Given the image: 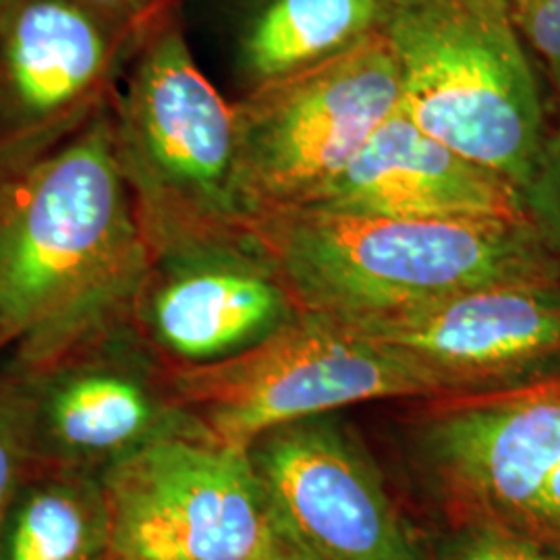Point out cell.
I'll return each mask as SVG.
<instances>
[{
	"label": "cell",
	"instance_id": "cell-17",
	"mask_svg": "<svg viewBox=\"0 0 560 560\" xmlns=\"http://www.w3.org/2000/svg\"><path fill=\"white\" fill-rule=\"evenodd\" d=\"M423 560H560L538 541L492 525H455L434 555Z\"/></svg>",
	"mask_w": 560,
	"mask_h": 560
},
{
	"label": "cell",
	"instance_id": "cell-25",
	"mask_svg": "<svg viewBox=\"0 0 560 560\" xmlns=\"http://www.w3.org/2000/svg\"><path fill=\"white\" fill-rule=\"evenodd\" d=\"M0 351H2V349H0Z\"/></svg>",
	"mask_w": 560,
	"mask_h": 560
},
{
	"label": "cell",
	"instance_id": "cell-24",
	"mask_svg": "<svg viewBox=\"0 0 560 560\" xmlns=\"http://www.w3.org/2000/svg\"><path fill=\"white\" fill-rule=\"evenodd\" d=\"M108 560H115V559H113V557H110V559H108Z\"/></svg>",
	"mask_w": 560,
	"mask_h": 560
},
{
	"label": "cell",
	"instance_id": "cell-4",
	"mask_svg": "<svg viewBox=\"0 0 560 560\" xmlns=\"http://www.w3.org/2000/svg\"><path fill=\"white\" fill-rule=\"evenodd\" d=\"M120 168L150 249L249 229L235 102L206 78L177 21L154 15L110 94Z\"/></svg>",
	"mask_w": 560,
	"mask_h": 560
},
{
	"label": "cell",
	"instance_id": "cell-23",
	"mask_svg": "<svg viewBox=\"0 0 560 560\" xmlns=\"http://www.w3.org/2000/svg\"><path fill=\"white\" fill-rule=\"evenodd\" d=\"M0 7H2V0H0Z\"/></svg>",
	"mask_w": 560,
	"mask_h": 560
},
{
	"label": "cell",
	"instance_id": "cell-10",
	"mask_svg": "<svg viewBox=\"0 0 560 560\" xmlns=\"http://www.w3.org/2000/svg\"><path fill=\"white\" fill-rule=\"evenodd\" d=\"M145 23L88 0H2L0 175L57 148L110 101Z\"/></svg>",
	"mask_w": 560,
	"mask_h": 560
},
{
	"label": "cell",
	"instance_id": "cell-8",
	"mask_svg": "<svg viewBox=\"0 0 560 560\" xmlns=\"http://www.w3.org/2000/svg\"><path fill=\"white\" fill-rule=\"evenodd\" d=\"M101 478L115 560H256L293 538L247 451L201 434L154 442Z\"/></svg>",
	"mask_w": 560,
	"mask_h": 560
},
{
	"label": "cell",
	"instance_id": "cell-9",
	"mask_svg": "<svg viewBox=\"0 0 560 560\" xmlns=\"http://www.w3.org/2000/svg\"><path fill=\"white\" fill-rule=\"evenodd\" d=\"M332 322L402 361L432 400L494 397L560 381V280L486 287Z\"/></svg>",
	"mask_w": 560,
	"mask_h": 560
},
{
	"label": "cell",
	"instance_id": "cell-15",
	"mask_svg": "<svg viewBox=\"0 0 560 560\" xmlns=\"http://www.w3.org/2000/svg\"><path fill=\"white\" fill-rule=\"evenodd\" d=\"M381 13L382 0H243L233 48L245 94L351 50Z\"/></svg>",
	"mask_w": 560,
	"mask_h": 560
},
{
	"label": "cell",
	"instance_id": "cell-3",
	"mask_svg": "<svg viewBox=\"0 0 560 560\" xmlns=\"http://www.w3.org/2000/svg\"><path fill=\"white\" fill-rule=\"evenodd\" d=\"M378 34L407 117L523 194L550 129L509 0H382Z\"/></svg>",
	"mask_w": 560,
	"mask_h": 560
},
{
	"label": "cell",
	"instance_id": "cell-18",
	"mask_svg": "<svg viewBox=\"0 0 560 560\" xmlns=\"http://www.w3.org/2000/svg\"><path fill=\"white\" fill-rule=\"evenodd\" d=\"M521 40L560 106V0H509Z\"/></svg>",
	"mask_w": 560,
	"mask_h": 560
},
{
	"label": "cell",
	"instance_id": "cell-14",
	"mask_svg": "<svg viewBox=\"0 0 560 560\" xmlns=\"http://www.w3.org/2000/svg\"><path fill=\"white\" fill-rule=\"evenodd\" d=\"M310 206L395 219H529L513 183L430 138L400 106Z\"/></svg>",
	"mask_w": 560,
	"mask_h": 560
},
{
	"label": "cell",
	"instance_id": "cell-12",
	"mask_svg": "<svg viewBox=\"0 0 560 560\" xmlns=\"http://www.w3.org/2000/svg\"><path fill=\"white\" fill-rule=\"evenodd\" d=\"M428 405L421 465L453 523L520 534L560 465V381Z\"/></svg>",
	"mask_w": 560,
	"mask_h": 560
},
{
	"label": "cell",
	"instance_id": "cell-13",
	"mask_svg": "<svg viewBox=\"0 0 560 560\" xmlns=\"http://www.w3.org/2000/svg\"><path fill=\"white\" fill-rule=\"evenodd\" d=\"M282 525L318 560H423L376 465L332 413L247 448Z\"/></svg>",
	"mask_w": 560,
	"mask_h": 560
},
{
	"label": "cell",
	"instance_id": "cell-22",
	"mask_svg": "<svg viewBox=\"0 0 560 560\" xmlns=\"http://www.w3.org/2000/svg\"><path fill=\"white\" fill-rule=\"evenodd\" d=\"M256 560H318L312 552H307L300 541L295 538H287L280 541L279 546H275L272 550H268L266 555H261Z\"/></svg>",
	"mask_w": 560,
	"mask_h": 560
},
{
	"label": "cell",
	"instance_id": "cell-21",
	"mask_svg": "<svg viewBox=\"0 0 560 560\" xmlns=\"http://www.w3.org/2000/svg\"><path fill=\"white\" fill-rule=\"evenodd\" d=\"M520 534L560 555V465L546 481Z\"/></svg>",
	"mask_w": 560,
	"mask_h": 560
},
{
	"label": "cell",
	"instance_id": "cell-2",
	"mask_svg": "<svg viewBox=\"0 0 560 560\" xmlns=\"http://www.w3.org/2000/svg\"><path fill=\"white\" fill-rule=\"evenodd\" d=\"M300 312L355 320L467 291L560 280L529 219H395L293 208L249 224Z\"/></svg>",
	"mask_w": 560,
	"mask_h": 560
},
{
	"label": "cell",
	"instance_id": "cell-20",
	"mask_svg": "<svg viewBox=\"0 0 560 560\" xmlns=\"http://www.w3.org/2000/svg\"><path fill=\"white\" fill-rule=\"evenodd\" d=\"M27 465L18 411L7 386L0 382V527Z\"/></svg>",
	"mask_w": 560,
	"mask_h": 560
},
{
	"label": "cell",
	"instance_id": "cell-16",
	"mask_svg": "<svg viewBox=\"0 0 560 560\" xmlns=\"http://www.w3.org/2000/svg\"><path fill=\"white\" fill-rule=\"evenodd\" d=\"M110 515L101 476L27 465L0 527V560H108Z\"/></svg>",
	"mask_w": 560,
	"mask_h": 560
},
{
	"label": "cell",
	"instance_id": "cell-1",
	"mask_svg": "<svg viewBox=\"0 0 560 560\" xmlns=\"http://www.w3.org/2000/svg\"><path fill=\"white\" fill-rule=\"evenodd\" d=\"M150 258L108 101L57 148L0 175L7 368H36L129 322Z\"/></svg>",
	"mask_w": 560,
	"mask_h": 560
},
{
	"label": "cell",
	"instance_id": "cell-19",
	"mask_svg": "<svg viewBox=\"0 0 560 560\" xmlns=\"http://www.w3.org/2000/svg\"><path fill=\"white\" fill-rule=\"evenodd\" d=\"M529 221L560 256V125L550 131L540 164L523 191Z\"/></svg>",
	"mask_w": 560,
	"mask_h": 560
},
{
	"label": "cell",
	"instance_id": "cell-11",
	"mask_svg": "<svg viewBox=\"0 0 560 560\" xmlns=\"http://www.w3.org/2000/svg\"><path fill=\"white\" fill-rule=\"evenodd\" d=\"M298 314L277 264L243 229L152 247L129 322L180 370L240 355Z\"/></svg>",
	"mask_w": 560,
	"mask_h": 560
},
{
	"label": "cell",
	"instance_id": "cell-6",
	"mask_svg": "<svg viewBox=\"0 0 560 560\" xmlns=\"http://www.w3.org/2000/svg\"><path fill=\"white\" fill-rule=\"evenodd\" d=\"M185 413L224 446L247 451L264 434L370 400H432L390 353L337 322L300 312L229 360L171 368Z\"/></svg>",
	"mask_w": 560,
	"mask_h": 560
},
{
	"label": "cell",
	"instance_id": "cell-7",
	"mask_svg": "<svg viewBox=\"0 0 560 560\" xmlns=\"http://www.w3.org/2000/svg\"><path fill=\"white\" fill-rule=\"evenodd\" d=\"M7 386L32 465L102 476L154 442L201 434L175 393L171 368L131 322L27 370Z\"/></svg>",
	"mask_w": 560,
	"mask_h": 560
},
{
	"label": "cell",
	"instance_id": "cell-5",
	"mask_svg": "<svg viewBox=\"0 0 560 560\" xmlns=\"http://www.w3.org/2000/svg\"><path fill=\"white\" fill-rule=\"evenodd\" d=\"M400 106L397 62L381 34L235 102L240 191L249 224L310 206Z\"/></svg>",
	"mask_w": 560,
	"mask_h": 560
}]
</instances>
